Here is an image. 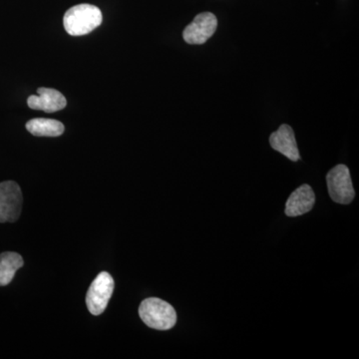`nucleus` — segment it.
Listing matches in <instances>:
<instances>
[{
  "mask_svg": "<svg viewBox=\"0 0 359 359\" xmlns=\"http://www.w3.org/2000/svg\"><path fill=\"white\" fill-rule=\"evenodd\" d=\"M102 20V13L98 7L87 4H78L66 11L63 25L68 34L82 36L96 29Z\"/></svg>",
  "mask_w": 359,
  "mask_h": 359,
  "instance_id": "1",
  "label": "nucleus"
},
{
  "mask_svg": "<svg viewBox=\"0 0 359 359\" xmlns=\"http://www.w3.org/2000/svg\"><path fill=\"white\" fill-rule=\"evenodd\" d=\"M139 314L147 327L157 330H171L177 323V313L173 306L157 297L144 299L139 308Z\"/></svg>",
  "mask_w": 359,
  "mask_h": 359,
  "instance_id": "2",
  "label": "nucleus"
},
{
  "mask_svg": "<svg viewBox=\"0 0 359 359\" xmlns=\"http://www.w3.org/2000/svg\"><path fill=\"white\" fill-rule=\"evenodd\" d=\"M328 193L337 204L348 205L353 202L354 192L351 172L346 165L339 164L332 168L327 175Z\"/></svg>",
  "mask_w": 359,
  "mask_h": 359,
  "instance_id": "3",
  "label": "nucleus"
},
{
  "mask_svg": "<svg viewBox=\"0 0 359 359\" xmlns=\"http://www.w3.org/2000/svg\"><path fill=\"white\" fill-rule=\"evenodd\" d=\"M114 280L109 273L102 271L90 285L86 295L87 309L93 316H100L107 308L113 292Z\"/></svg>",
  "mask_w": 359,
  "mask_h": 359,
  "instance_id": "4",
  "label": "nucleus"
},
{
  "mask_svg": "<svg viewBox=\"0 0 359 359\" xmlns=\"http://www.w3.org/2000/svg\"><path fill=\"white\" fill-rule=\"evenodd\" d=\"M22 192L13 181L0 184V223H13L20 217L22 209Z\"/></svg>",
  "mask_w": 359,
  "mask_h": 359,
  "instance_id": "5",
  "label": "nucleus"
},
{
  "mask_svg": "<svg viewBox=\"0 0 359 359\" xmlns=\"http://www.w3.org/2000/svg\"><path fill=\"white\" fill-rule=\"evenodd\" d=\"M218 27V20L212 13L198 14L192 22L186 26L183 32V39L188 44H204L208 41Z\"/></svg>",
  "mask_w": 359,
  "mask_h": 359,
  "instance_id": "6",
  "label": "nucleus"
},
{
  "mask_svg": "<svg viewBox=\"0 0 359 359\" xmlns=\"http://www.w3.org/2000/svg\"><path fill=\"white\" fill-rule=\"evenodd\" d=\"M39 95H30L27 99L28 107L33 110H41L46 113H54L65 109L67 100L58 90L52 88L37 89Z\"/></svg>",
  "mask_w": 359,
  "mask_h": 359,
  "instance_id": "7",
  "label": "nucleus"
},
{
  "mask_svg": "<svg viewBox=\"0 0 359 359\" xmlns=\"http://www.w3.org/2000/svg\"><path fill=\"white\" fill-rule=\"evenodd\" d=\"M269 144L273 150L289 158L292 162L301 159L294 130L289 125L283 124L278 131L273 132L269 137Z\"/></svg>",
  "mask_w": 359,
  "mask_h": 359,
  "instance_id": "8",
  "label": "nucleus"
},
{
  "mask_svg": "<svg viewBox=\"0 0 359 359\" xmlns=\"http://www.w3.org/2000/svg\"><path fill=\"white\" fill-rule=\"evenodd\" d=\"M314 204L316 195L311 187L306 184L290 194L285 205V215L289 217L302 216L311 211Z\"/></svg>",
  "mask_w": 359,
  "mask_h": 359,
  "instance_id": "9",
  "label": "nucleus"
},
{
  "mask_svg": "<svg viewBox=\"0 0 359 359\" xmlns=\"http://www.w3.org/2000/svg\"><path fill=\"white\" fill-rule=\"evenodd\" d=\"M26 129L33 136L58 137L65 133V125L60 121L46 118H35L26 123Z\"/></svg>",
  "mask_w": 359,
  "mask_h": 359,
  "instance_id": "10",
  "label": "nucleus"
},
{
  "mask_svg": "<svg viewBox=\"0 0 359 359\" xmlns=\"http://www.w3.org/2000/svg\"><path fill=\"white\" fill-rule=\"evenodd\" d=\"M22 257L18 252H6L0 255V287L13 282L16 271L22 268Z\"/></svg>",
  "mask_w": 359,
  "mask_h": 359,
  "instance_id": "11",
  "label": "nucleus"
}]
</instances>
